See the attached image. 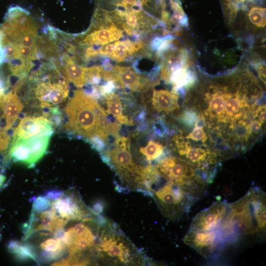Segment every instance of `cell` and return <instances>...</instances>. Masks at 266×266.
Returning <instances> with one entry per match:
<instances>
[{"label":"cell","mask_w":266,"mask_h":266,"mask_svg":"<svg viewBox=\"0 0 266 266\" xmlns=\"http://www.w3.org/2000/svg\"><path fill=\"white\" fill-rule=\"evenodd\" d=\"M266 213V194L259 188H251L244 197L228 204L218 229L223 241L236 242L247 235H263Z\"/></svg>","instance_id":"obj_1"},{"label":"cell","mask_w":266,"mask_h":266,"mask_svg":"<svg viewBox=\"0 0 266 266\" xmlns=\"http://www.w3.org/2000/svg\"><path fill=\"white\" fill-rule=\"evenodd\" d=\"M65 129L88 140L98 136L106 143L119 135L120 126L110 121L96 99L82 90L74 91L65 108Z\"/></svg>","instance_id":"obj_2"},{"label":"cell","mask_w":266,"mask_h":266,"mask_svg":"<svg viewBox=\"0 0 266 266\" xmlns=\"http://www.w3.org/2000/svg\"><path fill=\"white\" fill-rule=\"evenodd\" d=\"M96 250L104 264L143 265L145 256L113 222L106 220L101 226Z\"/></svg>","instance_id":"obj_3"},{"label":"cell","mask_w":266,"mask_h":266,"mask_svg":"<svg viewBox=\"0 0 266 266\" xmlns=\"http://www.w3.org/2000/svg\"><path fill=\"white\" fill-rule=\"evenodd\" d=\"M151 197L162 214L174 220L188 213L200 197L190 189L166 181L161 177L152 189Z\"/></svg>","instance_id":"obj_4"},{"label":"cell","mask_w":266,"mask_h":266,"mask_svg":"<svg viewBox=\"0 0 266 266\" xmlns=\"http://www.w3.org/2000/svg\"><path fill=\"white\" fill-rule=\"evenodd\" d=\"M173 40L167 39L158 49L157 57L160 59L161 79L170 84L172 89L186 85L192 73L188 70L191 60L188 51L182 47L172 45Z\"/></svg>","instance_id":"obj_5"},{"label":"cell","mask_w":266,"mask_h":266,"mask_svg":"<svg viewBox=\"0 0 266 266\" xmlns=\"http://www.w3.org/2000/svg\"><path fill=\"white\" fill-rule=\"evenodd\" d=\"M155 166L165 180L188 188L200 196L204 193L207 184L197 169L182 158L167 156L160 159Z\"/></svg>","instance_id":"obj_6"},{"label":"cell","mask_w":266,"mask_h":266,"mask_svg":"<svg viewBox=\"0 0 266 266\" xmlns=\"http://www.w3.org/2000/svg\"><path fill=\"white\" fill-rule=\"evenodd\" d=\"M176 149L180 158L194 166L208 184L213 181L220 154L211 149L193 146L181 135L174 137Z\"/></svg>","instance_id":"obj_7"},{"label":"cell","mask_w":266,"mask_h":266,"mask_svg":"<svg viewBox=\"0 0 266 266\" xmlns=\"http://www.w3.org/2000/svg\"><path fill=\"white\" fill-rule=\"evenodd\" d=\"M51 134L25 139L12 140L9 157L14 162H20L31 167L44 156L49 145Z\"/></svg>","instance_id":"obj_8"},{"label":"cell","mask_w":266,"mask_h":266,"mask_svg":"<svg viewBox=\"0 0 266 266\" xmlns=\"http://www.w3.org/2000/svg\"><path fill=\"white\" fill-rule=\"evenodd\" d=\"M123 36V31L112 21L102 25L93 24L77 41L83 46H102L117 41Z\"/></svg>","instance_id":"obj_9"},{"label":"cell","mask_w":266,"mask_h":266,"mask_svg":"<svg viewBox=\"0 0 266 266\" xmlns=\"http://www.w3.org/2000/svg\"><path fill=\"white\" fill-rule=\"evenodd\" d=\"M183 241L186 244L205 257L211 256L218 244L223 241L219 230L217 229L209 231L189 230L184 237Z\"/></svg>","instance_id":"obj_10"},{"label":"cell","mask_w":266,"mask_h":266,"mask_svg":"<svg viewBox=\"0 0 266 266\" xmlns=\"http://www.w3.org/2000/svg\"><path fill=\"white\" fill-rule=\"evenodd\" d=\"M227 206L228 204L224 201L215 202L195 216L191 223L189 230L209 231L217 229L224 218Z\"/></svg>","instance_id":"obj_11"},{"label":"cell","mask_w":266,"mask_h":266,"mask_svg":"<svg viewBox=\"0 0 266 266\" xmlns=\"http://www.w3.org/2000/svg\"><path fill=\"white\" fill-rule=\"evenodd\" d=\"M53 123L45 117L26 116L22 118L13 133V140L25 139L52 134Z\"/></svg>","instance_id":"obj_12"},{"label":"cell","mask_w":266,"mask_h":266,"mask_svg":"<svg viewBox=\"0 0 266 266\" xmlns=\"http://www.w3.org/2000/svg\"><path fill=\"white\" fill-rule=\"evenodd\" d=\"M112 71V81L124 89L139 92L147 87L144 76L140 75L131 67L115 66Z\"/></svg>","instance_id":"obj_13"},{"label":"cell","mask_w":266,"mask_h":266,"mask_svg":"<svg viewBox=\"0 0 266 266\" xmlns=\"http://www.w3.org/2000/svg\"><path fill=\"white\" fill-rule=\"evenodd\" d=\"M55 64L66 78L76 86L82 87L88 83L86 67L76 64L67 54H65L61 58V62H55Z\"/></svg>","instance_id":"obj_14"},{"label":"cell","mask_w":266,"mask_h":266,"mask_svg":"<svg viewBox=\"0 0 266 266\" xmlns=\"http://www.w3.org/2000/svg\"><path fill=\"white\" fill-rule=\"evenodd\" d=\"M0 107L6 123L5 130L12 129L23 108L16 93L11 90L0 95Z\"/></svg>","instance_id":"obj_15"},{"label":"cell","mask_w":266,"mask_h":266,"mask_svg":"<svg viewBox=\"0 0 266 266\" xmlns=\"http://www.w3.org/2000/svg\"><path fill=\"white\" fill-rule=\"evenodd\" d=\"M178 99V94L176 92L154 89L151 100L155 111L168 114L179 109Z\"/></svg>","instance_id":"obj_16"},{"label":"cell","mask_w":266,"mask_h":266,"mask_svg":"<svg viewBox=\"0 0 266 266\" xmlns=\"http://www.w3.org/2000/svg\"><path fill=\"white\" fill-rule=\"evenodd\" d=\"M145 44L141 41H132L129 39L115 41L113 51L108 57L117 62H121L144 48Z\"/></svg>","instance_id":"obj_17"},{"label":"cell","mask_w":266,"mask_h":266,"mask_svg":"<svg viewBox=\"0 0 266 266\" xmlns=\"http://www.w3.org/2000/svg\"><path fill=\"white\" fill-rule=\"evenodd\" d=\"M106 105L107 112L111 114L113 117L122 124L133 125V121L129 119L123 114V105L119 96L113 92L105 95L104 96Z\"/></svg>","instance_id":"obj_18"},{"label":"cell","mask_w":266,"mask_h":266,"mask_svg":"<svg viewBox=\"0 0 266 266\" xmlns=\"http://www.w3.org/2000/svg\"><path fill=\"white\" fill-rule=\"evenodd\" d=\"M40 247L42 251L41 256L44 260L49 261L61 257L66 246L60 239L55 237L42 241Z\"/></svg>","instance_id":"obj_19"},{"label":"cell","mask_w":266,"mask_h":266,"mask_svg":"<svg viewBox=\"0 0 266 266\" xmlns=\"http://www.w3.org/2000/svg\"><path fill=\"white\" fill-rule=\"evenodd\" d=\"M9 251L13 254L18 260L36 261V254L33 247L28 244H22L16 240L9 241L7 245Z\"/></svg>","instance_id":"obj_20"},{"label":"cell","mask_w":266,"mask_h":266,"mask_svg":"<svg viewBox=\"0 0 266 266\" xmlns=\"http://www.w3.org/2000/svg\"><path fill=\"white\" fill-rule=\"evenodd\" d=\"M165 146L160 142L149 140L144 147H141L139 151L145 161L151 164L152 162L159 161L164 156Z\"/></svg>","instance_id":"obj_21"},{"label":"cell","mask_w":266,"mask_h":266,"mask_svg":"<svg viewBox=\"0 0 266 266\" xmlns=\"http://www.w3.org/2000/svg\"><path fill=\"white\" fill-rule=\"evenodd\" d=\"M266 8L253 6L249 10L247 16L249 22L257 29H264L266 25Z\"/></svg>","instance_id":"obj_22"},{"label":"cell","mask_w":266,"mask_h":266,"mask_svg":"<svg viewBox=\"0 0 266 266\" xmlns=\"http://www.w3.org/2000/svg\"><path fill=\"white\" fill-rule=\"evenodd\" d=\"M246 0H221L225 15L229 24H233L236 14Z\"/></svg>","instance_id":"obj_23"},{"label":"cell","mask_w":266,"mask_h":266,"mask_svg":"<svg viewBox=\"0 0 266 266\" xmlns=\"http://www.w3.org/2000/svg\"><path fill=\"white\" fill-rule=\"evenodd\" d=\"M199 123L195 125L192 131L186 137V139L195 141H200L204 143L208 139V136L205 132L203 127L198 125Z\"/></svg>","instance_id":"obj_24"},{"label":"cell","mask_w":266,"mask_h":266,"mask_svg":"<svg viewBox=\"0 0 266 266\" xmlns=\"http://www.w3.org/2000/svg\"><path fill=\"white\" fill-rule=\"evenodd\" d=\"M170 4L173 10V14L170 21L174 25L181 24L185 19V14L181 5L177 2L170 0Z\"/></svg>","instance_id":"obj_25"},{"label":"cell","mask_w":266,"mask_h":266,"mask_svg":"<svg viewBox=\"0 0 266 266\" xmlns=\"http://www.w3.org/2000/svg\"><path fill=\"white\" fill-rule=\"evenodd\" d=\"M50 205V201L45 196H39L33 202V212L40 213L48 209Z\"/></svg>","instance_id":"obj_26"},{"label":"cell","mask_w":266,"mask_h":266,"mask_svg":"<svg viewBox=\"0 0 266 266\" xmlns=\"http://www.w3.org/2000/svg\"><path fill=\"white\" fill-rule=\"evenodd\" d=\"M181 120L186 125L192 126L200 121L198 114L193 109L186 110L182 114L180 118Z\"/></svg>","instance_id":"obj_27"},{"label":"cell","mask_w":266,"mask_h":266,"mask_svg":"<svg viewBox=\"0 0 266 266\" xmlns=\"http://www.w3.org/2000/svg\"><path fill=\"white\" fill-rule=\"evenodd\" d=\"M8 130H0V151H3L7 149L10 138V131Z\"/></svg>","instance_id":"obj_28"},{"label":"cell","mask_w":266,"mask_h":266,"mask_svg":"<svg viewBox=\"0 0 266 266\" xmlns=\"http://www.w3.org/2000/svg\"><path fill=\"white\" fill-rule=\"evenodd\" d=\"M87 140L89 141L92 147L96 149L100 153L102 152L106 147V143L98 136H94Z\"/></svg>","instance_id":"obj_29"},{"label":"cell","mask_w":266,"mask_h":266,"mask_svg":"<svg viewBox=\"0 0 266 266\" xmlns=\"http://www.w3.org/2000/svg\"><path fill=\"white\" fill-rule=\"evenodd\" d=\"M251 135L260 132L263 124L256 119H253L250 122Z\"/></svg>","instance_id":"obj_30"},{"label":"cell","mask_w":266,"mask_h":266,"mask_svg":"<svg viewBox=\"0 0 266 266\" xmlns=\"http://www.w3.org/2000/svg\"><path fill=\"white\" fill-rule=\"evenodd\" d=\"M64 195V193L60 190H49L46 192L45 196L49 200H56Z\"/></svg>","instance_id":"obj_31"},{"label":"cell","mask_w":266,"mask_h":266,"mask_svg":"<svg viewBox=\"0 0 266 266\" xmlns=\"http://www.w3.org/2000/svg\"><path fill=\"white\" fill-rule=\"evenodd\" d=\"M93 220V219L89 222L91 223L92 222V221ZM105 219L103 220V221H102L99 226V228H100V227L101 226L102 224H103V223L104 222V221H105ZM88 224V225H89ZM97 226V227H98ZM71 228V227H70ZM72 229V228H71ZM84 230V231H85ZM73 231V230H72ZM83 231V232H84ZM74 232V231H73ZM76 233H76V232H75ZM62 241L63 242V243L65 244V245H66V247L67 246V241H68V234H67V230L66 231V232H65V233H64V236L62 238Z\"/></svg>","instance_id":"obj_32"},{"label":"cell","mask_w":266,"mask_h":266,"mask_svg":"<svg viewBox=\"0 0 266 266\" xmlns=\"http://www.w3.org/2000/svg\"><path fill=\"white\" fill-rule=\"evenodd\" d=\"M5 180V176L3 175L0 174V189L3 185Z\"/></svg>","instance_id":"obj_33"}]
</instances>
